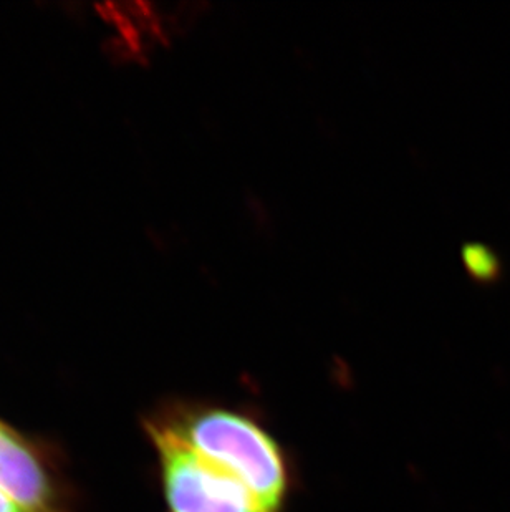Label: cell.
<instances>
[{"label": "cell", "instance_id": "3957f363", "mask_svg": "<svg viewBox=\"0 0 510 512\" xmlns=\"http://www.w3.org/2000/svg\"><path fill=\"white\" fill-rule=\"evenodd\" d=\"M0 491L24 512H70L53 464L34 441L0 421Z\"/></svg>", "mask_w": 510, "mask_h": 512}, {"label": "cell", "instance_id": "7a4b0ae2", "mask_svg": "<svg viewBox=\"0 0 510 512\" xmlns=\"http://www.w3.org/2000/svg\"><path fill=\"white\" fill-rule=\"evenodd\" d=\"M158 453L166 512H274L246 484L189 450L161 426L145 421Z\"/></svg>", "mask_w": 510, "mask_h": 512}, {"label": "cell", "instance_id": "6da1fadb", "mask_svg": "<svg viewBox=\"0 0 510 512\" xmlns=\"http://www.w3.org/2000/svg\"><path fill=\"white\" fill-rule=\"evenodd\" d=\"M148 420L207 463L246 484L270 511H284L294 483L292 466L284 446L254 411L204 401H176Z\"/></svg>", "mask_w": 510, "mask_h": 512}, {"label": "cell", "instance_id": "5b68a950", "mask_svg": "<svg viewBox=\"0 0 510 512\" xmlns=\"http://www.w3.org/2000/svg\"><path fill=\"white\" fill-rule=\"evenodd\" d=\"M0 512H24L7 496L0 491Z\"/></svg>", "mask_w": 510, "mask_h": 512}, {"label": "cell", "instance_id": "277c9868", "mask_svg": "<svg viewBox=\"0 0 510 512\" xmlns=\"http://www.w3.org/2000/svg\"><path fill=\"white\" fill-rule=\"evenodd\" d=\"M462 266L467 276L479 284H492L499 281L502 262L497 252L481 242H467L461 251Z\"/></svg>", "mask_w": 510, "mask_h": 512}]
</instances>
